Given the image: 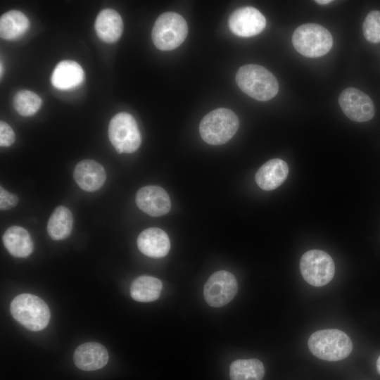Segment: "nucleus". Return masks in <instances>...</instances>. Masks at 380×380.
<instances>
[{"instance_id": "nucleus-6", "label": "nucleus", "mask_w": 380, "mask_h": 380, "mask_svg": "<svg viewBox=\"0 0 380 380\" xmlns=\"http://www.w3.org/2000/svg\"><path fill=\"white\" fill-rule=\"evenodd\" d=\"M188 25L184 18L175 12H165L156 19L151 32L152 41L161 51L177 48L185 40Z\"/></svg>"}, {"instance_id": "nucleus-10", "label": "nucleus", "mask_w": 380, "mask_h": 380, "mask_svg": "<svg viewBox=\"0 0 380 380\" xmlns=\"http://www.w3.org/2000/svg\"><path fill=\"white\" fill-rule=\"evenodd\" d=\"M338 103L344 114L353 121H369L375 113V107L371 98L354 87L346 88L341 93Z\"/></svg>"}, {"instance_id": "nucleus-16", "label": "nucleus", "mask_w": 380, "mask_h": 380, "mask_svg": "<svg viewBox=\"0 0 380 380\" xmlns=\"http://www.w3.org/2000/svg\"><path fill=\"white\" fill-rule=\"evenodd\" d=\"M288 173L289 167L284 160L271 159L258 169L255 174V182L263 190H273L286 180Z\"/></svg>"}, {"instance_id": "nucleus-18", "label": "nucleus", "mask_w": 380, "mask_h": 380, "mask_svg": "<svg viewBox=\"0 0 380 380\" xmlns=\"http://www.w3.org/2000/svg\"><path fill=\"white\" fill-rule=\"evenodd\" d=\"M94 29L98 37L104 42H117L122 35L123 22L120 15L115 10L106 8L97 15Z\"/></svg>"}, {"instance_id": "nucleus-22", "label": "nucleus", "mask_w": 380, "mask_h": 380, "mask_svg": "<svg viewBox=\"0 0 380 380\" xmlns=\"http://www.w3.org/2000/svg\"><path fill=\"white\" fill-rule=\"evenodd\" d=\"M162 288L163 284L160 279L143 275L133 281L130 286V294L137 301L148 303L159 298Z\"/></svg>"}, {"instance_id": "nucleus-7", "label": "nucleus", "mask_w": 380, "mask_h": 380, "mask_svg": "<svg viewBox=\"0 0 380 380\" xmlns=\"http://www.w3.org/2000/svg\"><path fill=\"white\" fill-rule=\"evenodd\" d=\"M108 137L119 153H131L140 146L141 136L137 121L128 113L121 112L110 121Z\"/></svg>"}, {"instance_id": "nucleus-24", "label": "nucleus", "mask_w": 380, "mask_h": 380, "mask_svg": "<svg viewBox=\"0 0 380 380\" xmlns=\"http://www.w3.org/2000/svg\"><path fill=\"white\" fill-rule=\"evenodd\" d=\"M42 103L39 95L29 90L18 91L13 99V106L22 116H30L36 113Z\"/></svg>"}, {"instance_id": "nucleus-12", "label": "nucleus", "mask_w": 380, "mask_h": 380, "mask_svg": "<svg viewBox=\"0 0 380 380\" xmlns=\"http://www.w3.org/2000/svg\"><path fill=\"white\" fill-rule=\"evenodd\" d=\"M138 208L152 217L167 214L171 208L170 198L165 189L158 186L141 187L136 195Z\"/></svg>"}, {"instance_id": "nucleus-17", "label": "nucleus", "mask_w": 380, "mask_h": 380, "mask_svg": "<svg viewBox=\"0 0 380 380\" xmlns=\"http://www.w3.org/2000/svg\"><path fill=\"white\" fill-rule=\"evenodd\" d=\"M84 73L75 61L65 60L58 63L51 75L52 85L61 90H67L79 86L83 81Z\"/></svg>"}, {"instance_id": "nucleus-30", "label": "nucleus", "mask_w": 380, "mask_h": 380, "mask_svg": "<svg viewBox=\"0 0 380 380\" xmlns=\"http://www.w3.org/2000/svg\"><path fill=\"white\" fill-rule=\"evenodd\" d=\"M1 76L2 75V64L1 63Z\"/></svg>"}, {"instance_id": "nucleus-15", "label": "nucleus", "mask_w": 380, "mask_h": 380, "mask_svg": "<svg viewBox=\"0 0 380 380\" xmlns=\"http://www.w3.org/2000/svg\"><path fill=\"white\" fill-rule=\"evenodd\" d=\"M137 246L144 255L154 258L165 256L170 248L167 234L159 228H148L142 231L137 238Z\"/></svg>"}, {"instance_id": "nucleus-25", "label": "nucleus", "mask_w": 380, "mask_h": 380, "mask_svg": "<svg viewBox=\"0 0 380 380\" xmlns=\"http://www.w3.org/2000/svg\"><path fill=\"white\" fill-rule=\"evenodd\" d=\"M362 31L365 38L372 43L380 42V11H372L366 16Z\"/></svg>"}, {"instance_id": "nucleus-2", "label": "nucleus", "mask_w": 380, "mask_h": 380, "mask_svg": "<svg viewBox=\"0 0 380 380\" xmlns=\"http://www.w3.org/2000/svg\"><path fill=\"white\" fill-rule=\"evenodd\" d=\"M310 352L317 357L327 361H338L347 357L353 350L350 337L338 329H323L314 332L308 339Z\"/></svg>"}, {"instance_id": "nucleus-20", "label": "nucleus", "mask_w": 380, "mask_h": 380, "mask_svg": "<svg viewBox=\"0 0 380 380\" xmlns=\"http://www.w3.org/2000/svg\"><path fill=\"white\" fill-rule=\"evenodd\" d=\"M29 26V20L23 13L11 10L1 15L0 36L6 40L16 39L26 32Z\"/></svg>"}, {"instance_id": "nucleus-3", "label": "nucleus", "mask_w": 380, "mask_h": 380, "mask_svg": "<svg viewBox=\"0 0 380 380\" xmlns=\"http://www.w3.org/2000/svg\"><path fill=\"white\" fill-rule=\"evenodd\" d=\"M239 126L236 115L225 108L215 109L206 114L199 125V132L204 141L221 145L230 140Z\"/></svg>"}, {"instance_id": "nucleus-14", "label": "nucleus", "mask_w": 380, "mask_h": 380, "mask_svg": "<svg viewBox=\"0 0 380 380\" xmlns=\"http://www.w3.org/2000/svg\"><path fill=\"white\" fill-rule=\"evenodd\" d=\"M73 177L82 190L91 192L103 185L106 175L100 163L94 160H83L75 166Z\"/></svg>"}, {"instance_id": "nucleus-28", "label": "nucleus", "mask_w": 380, "mask_h": 380, "mask_svg": "<svg viewBox=\"0 0 380 380\" xmlns=\"http://www.w3.org/2000/svg\"><path fill=\"white\" fill-rule=\"evenodd\" d=\"M332 1L331 0H317L315 1L316 3L319 4H322V5H325V4H329L331 3Z\"/></svg>"}, {"instance_id": "nucleus-9", "label": "nucleus", "mask_w": 380, "mask_h": 380, "mask_svg": "<svg viewBox=\"0 0 380 380\" xmlns=\"http://www.w3.org/2000/svg\"><path fill=\"white\" fill-rule=\"evenodd\" d=\"M237 291L235 277L228 271L220 270L213 273L205 282L203 295L209 305L220 308L229 303Z\"/></svg>"}, {"instance_id": "nucleus-13", "label": "nucleus", "mask_w": 380, "mask_h": 380, "mask_svg": "<svg viewBox=\"0 0 380 380\" xmlns=\"http://www.w3.org/2000/svg\"><path fill=\"white\" fill-rule=\"evenodd\" d=\"M73 360L76 367L82 370L95 371L107 364L108 353L106 348L99 343H84L75 349Z\"/></svg>"}, {"instance_id": "nucleus-23", "label": "nucleus", "mask_w": 380, "mask_h": 380, "mask_svg": "<svg viewBox=\"0 0 380 380\" xmlns=\"http://www.w3.org/2000/svg\"><path fill=\"white\" fill-rule=\"evenodd\" d=\"M264 374V365L258 359L237 360L229 368L231 380H262Z\"/></svg>"}, {"instance_id": "nucleus-27", "label": "nucleus", "mask_w": 380, "mask_h": 380, "mask_svg": "<svg viewBox=\"0 0 380 380\" xmlns=\"http://www.w3.org/2000/svg\"><path fill=\"white\" fill-rule=\"evenodd\" d=\"M18 198L16 195L7 191L2 186L0 188V208L2 210L11 209L16 205Z\"/></svg>"}, {"instance_id": "nucleus-8", "label": "nucleus", "mask_w": 380, "mask_h": 380, "mask_svg": "<svg viewBox=\"0 0 380 380\" xmlns=\"http://www.w3.org/2000/svg\"><path fill=\"white\" fill-rule=\"evenodd\" d=\"M300 270L303 279L314 286H323L334 277L335 265L331 257L320 250L305 253L300 260Z\"/></svg>"}, {"instance_id": "nucleus-1", "label": "nucleus", "mask_w": 380, "mask_h": 380, "mask_svg": "<svg viewBox=\"0 0 380 380\" xmlns=\"http://www.w3.org/2000/svg\"><path fill=\"white\" fill-rule=\"evenodd\" d=\"M236 82L241 91L260 101L270 100L279 91V82L275 76L263 66L256 64L240 67L236 74Z\"/></svg>"}, {"instance_id": "nucleus-11", "label": "nucleus", "mask_w": 380, "mask_h": 380, "mask_svg": "<svg viewBox=\"0 0 380 380\" xmlns=\"http://www.w3.org/2000/svg\"><path fill=\"white\" fill-rule=\"evenodd\" d=\"M231 32L241 37L260 34L266 26L265 16L255 8L246 6L235 10L228 20Z\"/></svg>"}, {"instance_id": "nucleus-19", "label": "nucleus", "mask_w": 380, "mask_h": 380, "mask_svg": "<svg viewBox=\"0 0 380 380\" xmlns=\"http://www.w3.org/2000/svg\"><path fill=\"white\" fill-rule=\"evenodd\" d=\"M3 243L7 251L17 258H26L33 251V242L28 232L18 226L7 229L3 236Z\"/></svg>"}, {"instance_id": "nucleus-29", "label": "nucleus", "mask_w": 380, "mask_h": 380, "mask_svg": "<svg viewBox=\"0 0 380 380\" xmlns=\"http://www.w3.org/2000/svg\"><path fill=\"white\" fill-rule=\"evenodd\" d=\"M376 370H377V372L380 374V356L378 357L376 360Z\"/></svg>"}, {"instance_id": "nucleus-26", "label": "nucleus", "mask_w": 380, "mask_h": 380, "mask_svg": "<svg viewBox=\"0 0 380 380\" xmlns=\"http://www.w3.org/2000/svg\"><path fill=\"white\" fill-rule=\"evenodd\" d=\"M15 141V134L12 128L4 121L0 122V146L8 147Z\"/></svg>"}, {"instance_id": "nucleus-5", "label": "nucleus", "mask_w": 380, "mask_h": 380, "mask_svg": "<svg viewBox=\"0 0 380 380\" xmlns=\"http://www.w3.org/2000/svg\"><path fill=\"white\" fill-rule=\"evenodd\" d=\"M292 44L301 55L317 58L327 54L331 49V33L323 26L315 23L303 24L298 27L292 35Z\"/></svg>"}, {"instance_id": "nucleus-21", "label": "nucleus", "mask_w": 380, "mask_h": 380, "mask_svg": "<svg viewBox=\"0 0 380 380\" xmlns=\"http://www.w3.org/2000/svg\"><path fill=\"white\" fill-rule=\"evenodd\" d=\"M73 224L71 211L66 207L60 205L51 213L48 223L47 232L56 241L66 239L70 236Z\"/></svg>"}, {"instance_id": "nucleus-4", "label": "nucleus", "mask_w": 380, "mask_h": 380, "mask_svg": "<svg viewBox=\"0 0 380 380\" xmlns=\"http://www.w3.org/2000/svg\"><path fill=\"white\" fill-rule=\"evenodd\" d=\"M10 312L16 321L32 331L44 329L51 317L47 304L30 293H22L15 297L11 303Z\"/></svg>"}]
</instances>
